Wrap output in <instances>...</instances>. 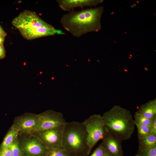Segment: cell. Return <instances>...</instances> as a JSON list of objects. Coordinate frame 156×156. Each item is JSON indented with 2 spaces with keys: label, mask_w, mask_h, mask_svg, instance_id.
Instances as JSON below:
<instances>
[{
  "label": "cell",
  "mask_w": 156,
  "mask_h": 156,
  "mask_svg": "<svg viewBox=\"0 0 156 156\" xmlns=\"http://www.w3.org/2000/svg\"><path fill=\"white\" fill-rule=\"evenodd\" d=\"M150 128L151 134L156 135V116L153 118Z\"/></svg>",
  "instance_id": "7402d4cb"
},
{
  "label": "cell",
  "mask_w": 156,
  "mask_h": 156,
  "mask_svg": "<svg viewBox=\"0 0 156 156\" xmlns=\"http://www.w3.org/2000/svg\"><path fill=\"white\" fill-rule=\"evenodd\" d=\"M19 132L16 129L11 127L0 144V149L9 147L14 140L17 137Z\"/></svg>",
  "instance_id": "9a60e30c"
},
{
  "label": "cell",
  "mask_w": 156,
  "mask_h": 156,
  "mask_svg": "<svg viewBox=\"0 0 156 156\" xmlns=\"http://www.w3.org/2000/svg\"></svg>",
  "instance_id": "f546056e"
},
{
  "label": "cell",
  "mask_w": 156,
  "mask_h": 156,
  "mask_svg": "<svg viewBox=\"0 0 156 156\" xmlns=\"http://www.w3.org/2000/svg\"><path fill=\"white\" fill-rule=\"evenodd\" d=\"M102 140L106 154L111 156H123L121 146L122 141L116 135L106 129Z\"/></svg>",
  "instance_id": "30bf717a"
},
{
  "label": "cell",
  "mask_w": 156,
  "mask_h": 156,
  "mask_svg": "<svg viewBox=\"0 0 156 156\" xmlns=\"http://www.w3.org/2000/svg\"><path fill=\"white\" fill-rule=\"evenodd\" d=\"M38 115V125L35 131L64 127L67 122L61 113L53 110H47Z\"/></svg>",
  "instance_id": "ba28073f"
},
{
  "label": "cell",
  "mask_w": 156,
  "mask_h": 156,
  "mask_svg": "<svg viewBox=\"0 0 156 156\" xmlns=\"http://www.w3.org/2000/svg\"><path fill=\"white\" fill-rule=\"evenodd\" d=\"M103 8L74 10L62 17L60 23L73 36L79 38L88 33L97 32L101 28V20Z\"/></svg>",
  "instance_id": "6da1fadb"
},
{
  "label": "cell",
  "mask_w": 156,
  "mask_h": 156,
  "mask_svg": "<svg viewBox=\"0 0 156 156\" xmlns=\"http://www.w3.org/2000/svg\"><path fill=\"white\" fill-rule=\"evenodd\" d=\"M66 156H70V155H66Z\"/></svg>",
  "instance_id": "f1b7e54d"
},
{
  "label": "cell",
  "mask_w": 156,
  "mask_h": 156,
  "mask_svg": "<svg viewBox=\"0 0 156 156\" xmlns=\"http://www.w3.org/2000/svg\"><path fill=\"white\" fill-rule=\"evenodd\" d=\"M5 37L0 35V45H3L5 41Z\"/></svg>",
  "instance_id": "484cf974"
},
{
  "label": "cell",
  "mask_w": 156,
  "mask_h": 156,
  "mask_svg": "<svg viewBox=\"0 0 156 156\" xmlns=\"http://www.w3.org/2000/svg\"><path fill=\"white\" fill-rule=\"evenodd\" d=\"M6 56V51L4 45H0V60L4 58Z\"/></svg>",
  "instance_id": "cb8c5ba5"
},
{
  "label": "cell",
  "mask_w": 156,
  "mask_h": 156,
  "mask_svg": "<svg viewBox=\"0 0 156 156\" xmlns=\"http://www.w3.org/2000/svg\"><path fill=\"white\" fill-rule=\"evenodd\" d=\"M105 156H111L107 154H106L105 155Z\"/></svg>",
  "instance_id": "4316f807"
},
{
  "label": "cell",
  "mask_w": 156,
  "mask_h": 156,
  "mask_svg": "<svg viewBox=\"0 0 156 156\" xmlns=\"http://www.w3.org/2000/svg\"><path fill=\"white\" fill-rule=\"evenodd\" d=\"M64 126L32 133L38 137L47 149L62 148Z\"/></svg>",
  "instance_id": "52a82bcc"
},
{
  "label": "cell",
  "mask_w": 156,
  "mask_h": 156,
  "mask_svg": "<svg viewBox=\"0 0 156 156\" xmlns=\"http://www.w3.org/2000/svg\"><path fill=\"white\" fill-rule=\"evenodd\" d=\"M11 155L12 151L9 147L0 149V156H11Z\"/></svg>",
  "instance_id": "603a6c76"
},
{
  "label": "cell",
  "mask_w": 156,
  "mask_h": 156,
  "mask_svg": "<svg viewBox=\"0 0 156 156\" xmlns=\"http://www.w3.org/2000/svg\"><path fill=\"white\" fill-rule=\"evenodd\" d=\"M135 113L146 118L152 119L156 116V99L142 105Z\"/></svg>",
  "instance_id": "4fadbf2b"
},
{
  "label": "cell",
  "mask_w": 156,
  "mask_h": 156,
  "mask_svg": "<svg viewBox=\"0 0 156 156\" xmlns=\"http://www.w3.org/2000/svg\"><path fill=\"white\" fill-rule=\"evenodd\" d=\"M9 147L11 149L12 151L11 156H22L17 136Z\"/></svg>",
  "instance_id": "ac0fdd59"
},
{
  "label": "cell",
  "mask_w": 156,
  "mask_h": 156,
  "mask_svg": "<svg viewBox=\"0 0 156 156\" xmlns=\"http://www.w3.org/2000/svg\"><path fill=\"white\" fill-rule=\"evenodd\" d=\"M135 125L137 129L138 140L151 134L150 127L142 125Z\"/></svg>",
  "instance_id": "e0dca14e"
},
{
  "label": "cell",
  "mask_w": 156,
  "mask_h": 156,
  "mask_svg": "<svg viewBox=\"0 0 156 156\" xmlns=\"http://www.w3.org/2000/svg\"><path fill=\"white\" fill-rule=\"evenodd\" d=\"M11 23L18 29L51 25L41 19L35 12L27 10L20 13L12 19Z\"/></svg>",
  "instance_id": "8992f818"
},
{
  "label": "cell",
  "mask_w": 156,
  "mask_h": 156,
  "mask_svg": "<svg viewBox=\"0 0 156 156\" xmlns=\"http://www.w3.org/2000/svg\"><path fill=\"white\" fill-rule=\"evenodd\" d=\"M135 156H141L139 154H137Z\"/></svg>",
  "instance_id": "83f0119b"
},
{
  "label": "cell",
  "mask_w": 156,
  "mask_h": 156,
  "mask_svg": "<svg viewBox=\"0 0 156 156\" xmlns=\"http://www.w3.org/2000/svg\"><path fill=\"white\" fill-rule=\"evenodd\" d=\"M141 156H156V146L138 153Z\"/></svg>",
  "instance_id": "44dd1931"
},
{
  "label": "cell",
  "mask_w": 156,
  "mask_h": 156,
  "mask_svg": "<svg viewBox=\"0 0 156 156\" xmlns=\"http://www.w3.org/2000/svg\"><path fill=\"white\" fill-rule=\"evenodd\" d=\"M38 123V114L27 112L15 117L11 127L20 133H31L36 131Z\"/></svg>",
  "instance_id": "9c48e42d"
},
{
  "label": "cell",
  "mask_w": 156,
  "mask_h": 156,
  "mask_svg": "<svg viewBox=\"0 0 156 156\" xmlns=\"http://www.w3.org/2000/svg\"><path fill=\"white\" fill-rule=\"evenodd\" d=\"M106 153L102 143H101L90 156H105Z\"/></svg>",
  "instance_id": "ffe728a7"
},
{
  "label": "cell",
  "mask_w": 156,
  "mask_h": 156,
  "mask_svg": "<svg viewBox=\"0 0 156 156\" xmlns=\"http://www.w3.org/2000/svg\"><path fill=\"white\" fill-rule=\"evenodd\" d=\"M18 30L23 37L27 40L53 36L58 31L51 25L49 26L21 29Z\"/></svg>",
  "instance_id": "8fae6325"
},
{
  "label": "cell",
  "mask_w": 156,
  "mask_h": 156,
  "mask_svg": "<svg viewBox=\"0 0 156 156\" xmlns=\"http://www.w3.org/2000/svg\"><path fill=\"white\" fill-rule=\"evenodd\" d=\"M82 123L87 134L89 155L96 144L103 137L106 129L102 116L99 114L91 116Z\"/></svg>",
  "instance_id": "277c9868"
},
{
  "label": "cell",
  "mask_w": 156,
  "mask_h": 156,
  "mask_svg": "<svg viewBox=\"0 0 156 156\" xmlns=\"http://www.w3.org/2000/svg\"><path fill=\"white\" fill-rule=\"evenodd\" d=\"M138 151L146 150L156 146V135L151 134L138 140Z\"/></svg>",
  "instance_id": "5bb4252c"
},
{
  "label": "cell",
  "mask_w": 156,
  "mask_h": 156,
  "mask_svg": "<svg viewBox=\"0 0 156 156\" xmlns=\"http://www.w3.org/2000/svg\"><path fill=\"white\" fill-rule=\"evenodd\" d=\"M106 129L122 141L129 139L135 129L133 118L128 109L114 105L102 116Z\"/></svg>",
  "instance_id": "7a4b0ae2"
},
{
  "label": "cell",
  "mask_w": 156,
  "mask_h": 156,
  "mask_svg": "<svg viewBox=\"0 0 156 156\" xmlns=\"http://www.w3.org/2000/svg\"><path fill=\"white\" fill-rule=\"evenodd\" d=\"M102 0H57L59 7L64 11L70 12L75 8L96 6L101 3Z\"/></svg>",
  "instance_id": "7c38bea8"
},
{
  "label": "cell",
  "mask_w": 156,
  "mask_h": 156,
  "mask_svg": "<svg viewBox=\"0 0 156 156\" xmlns=\"http://www.w3.org/2000/svg\"><path fill=\"white\" fill-rule=\"evenodd\" d=\"M67 154L62 148L48 149L46 156H66Z\"/></svg>",
  "instance_id": "d6986e66"
},
{
  "label": "cell",
  "mask_w": 156,
  "mask_h": 156,
  "mask_svg": "<svg viewBox=\"0 0 156 156\" xmlns=\"http://www.w3.org/2000/svg\"><path fill=\"white\" fill-rule=\"evenodd\" d=\"M134 121L135 125H142L150 127L152 119L145 117L135 113L134 116Z\"/></svg>",
  "instance_id": "2e32d148"
},
{
  "label": "cell",
  "mask_w": 156,
  "mask_h": 156,
  "mask_svg": "<svg viewBox=\"0 0 156 156\" xmlns=\"http://www.w3.org/2000/svg\"><path fill=\"white\" fill-rule=\"evenodd\" d=\"M17 138L22 156H46L48 149L32 133H19Z\"/></svg>",
  "instance_id": "5b68a950"
},
{
  "label": "cell",
  "mask_w": 156,
  "mask_h": 156,
  "mask_svg": "<svg viewBox=\"0 0 156 156\" xmlns=\"http://www.w3.org/2000/svg\"><path fill=\"white\" fill-rule=\"evenodd\" d=\"M62 148L68 155H89L87 134L82 122H66L64 127Z\"/></svg>",
  "instance_id": "3957f363"
},
{
  "label": "cell",
  "mask_w": 156,
  "mask_h": 156,
  "mask_svg": "<svg viewBox=\"0 0 156 156\" xmlns=\"http://www.w3.org/2000/svg\"><path fill=\"white\" fill-rule=\"evenodd\" d=\"M0 35L3 36L5 37L7 36V34L4 30L2 26L0 24Z\"/></svg>",
  "instance_id": "d4e9b609"
}]
</instances>
